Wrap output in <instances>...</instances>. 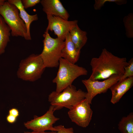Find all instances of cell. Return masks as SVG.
Wrapping results in <instances>:
<instances>
[{
	"label": "cell",
	"mask_w": 133,
	"mask_h": 133,
	"mask_svg": "<svg viewBox=\"0 0 133 133\" xmlns=\"http://www.w3.org/2000/svg\"><path fill=\"white\" fill-rule=\"evenodd\" d=\"M128 64L126 58L116 56L104 48L98 57L92 59L90 65L92 72L88 79L99 81L107 79L113 75L122 76Z\"/></svg>",
	"instance_id": "1"
},
{
	"label": "cell",
	"mask_w": 133,
	"mask_h": 133,
	"mask_svg": "<svg viewBox=\"0 0 133 133\" xmlns=\"http://www.w3.org/2000/svg\"><path fill=\"white\" fill-rule=\"evenodd\" d=\"M87 92L77 90L72 85L60 92L53 91L49 95L48 100L54 111L65 107L69 110L85 99Z\"/></svg>",
	"instance_id": "2"
},
{
	"label": "cell",
	"mask_w": 133,
	"mask_h": 133,
	"mask_svg": "<svg viewBox=\"0 0 133 133\" xmlns=\"http://www.w3.org/2000/svg\"><path fill=\"white\" fill-rule=\"evenodd\" d=\"M58 70L52 82L56 85L55 91L60 92L72 85L74 81L79 76L86 75L88 71L84 68L71 63L61 58Z\"/></svg>",
	"instance_id": "3"
},
{
	"label": "cell",
	"mask_w": 133,
	"mask_h": 133,
	"mask_svg": "<svg viewBox=\"0 0 133 133\" xmlns=\"http://www.w3.org/2000/svg\"><path fill=\"white\" fill-rule=\"evenodd\" d=\"M48 31L46 30L43 35V48L40 55L46 68L56 67L62 58V51L65 42L58 37H52Z\"/></svg>",
	"instance_id": "4"
},
{
	"label": "cell",
	"mask_w": 133,
	"mask_h": 133,
	"mask_svg": "<svg viewBox=\"0 0 133 133\" xmlns=\"http://www.w3.org/2000/svg\"><path fill=\"white\" fill-rule=\"evenodd\" d=\"M46 68L40 54H32L21 60L17 75L23 80L34 82L41 77Z\"/></svg>",
	"instance_id": "5"
},
{
	"label": "cell",
	"mask_w": 133,
	"mask_h": 133,
	"mask_svg": "<svg viewBox=\"0 0 133 133\" xmlns=\"http://www.w3.org/2000/svg\"><path fill=\"white\" fill-rule=\"evenodd\" d=\"M0 16L10 27L13 37H21L26 40L25 25L19 16V10L14 5L6 1L0 6Z\"/></svg>",
	"instance_id": "6"
},
{
	"label": "cell",
	"mask_w": 133,
	"mask_h": 133,
	"mask_svg": "<svg viewBox=\"0 0 133 133\" xmlns=\"http://www.w3.org/2000/svg\"><path fill=\"white\" fill-rule=\"evenodd\" d=\"M121 76L113 75L102 81H93L89 79L82 80V82L87 91L85 99L91 104L94 97L98 94L106 93L112 86L119 81Z\"/></svg>",
	"instance_id": "7"
},
{
	"label": "cell",
	"mask_w": 133,
	"mask_h": 133,
	"mask_svg": "<svg viewBox=\"0 0 133 133\" xmlns=\"http://www.w3.org/2000/svg\"><path fill=\"white\" fill-rule=\"evenodd\" d=\"M54 111L53 107L51 105L45 114L40 116H34L33 119L24 123V126L33 131L43 132L50 130L56 132V130L53 125L59 118L54 115Z\"/></svg>",
	"instance_id": "8"
},
{
	"label": "cell",
	"mask_w": 133,
	"mask_h": 133,
	"mask_svg": "<svg viewBox=\"0 0 133 133\" xmlns=\"http://www.w3.org/2000/svg\"><path fill=\"white\" fill-rule=\"evenodd\" d=\"M90 104L85 99L69 110L68 114L71 121L82 127L88 126L91 120L93 113Z\"/></svg>",
	"instance_id": "9"
},
{
	"label": "cell",
	"mask_w": 133,
	"mask_h": 133,
	"mask_svg": "<svg viewBox=\"0 0 133 133\" xmlns=\"http://www.w3.org/2000/svg\"><path fill=\"white\" fill-rule=\"evenodd\" d=\"M47 16L48 24L46 30L53 31L57 37L64 41L71 30L78 24L77 20L68 21L58 17Z\"/></svg>",
	"instance_id": "10"
},
{
	"label": "cell",
	"mask_w": 133,
	"mask_h": 133,
	"mask_svg": "<svg viewBox=\"0 0 133 133\" xmlns=\"http://www.w3.org/2000/svg\"><path fill=\"white\" fill-rule=\"evenodd\" d=\"M43 11L47 15L53 16L68 20L69 15L59 0H42Z\"/></svg>",
	"instance_id": "11"
},
{
	"label": "cell",
	"mask_w": 133,
	"mask_h": 133,
	"mask_svg": "<svg viewBox=\"0 0 133 133\" xmlns=\"http://www.w3.org/2000/svg\"><path fill=\"white\" fill-rule=\"evenodd\" d=\"M133 85V77L118 81L112 86L109 89L112 96L111 102L115 104L118 102L123 95Z\"/></svg>",
	"instance_id": "12"
},
{
	"label": "cell",
	"mask_w": 133,
	"mask_h": 133,
	"mask_svg": "<svg viewBox=\"0 0 133 133\" xmlns=\"http://www.w3.org/2000/svg\"><path fill=\"white\" fill-rule=\"evenodd\" d=\"M65 46L62 51V58L75 64L78 60L81 50L77 49L72 41L69 33L65 40Z\"/></svg>",
	"instance_id": "13"
},
{
	"label": "cell",
	"mask_w": 133,
	"mask_h": 133,
	"mask_svg": "<svg viewBox=\"0 0 133 133\" xmlns=\"http://www.w3.org/2000/svg\"><path fill=\"white\" fill-rule=\"evenodd\" d=\"M10 3L16 6L18 9L20 17L24 22L27 29L26 40H31L30 31V27L33 22L37 20L38 17L37 14L31 15L25 11L22 3L21 0H8L7 1Z\"/></svg>",
	"instance_id": "14"
},
{
	"label": "cell",
	"mask_w": 133,
	"mask_h": 133,
	"mask_svg": "<svg viewBox=\"0 0 133 133\" xmlns=\"http://www.w3.org/2000/svg\"><path fill=\"white\" fill-rule=\"evenodd\" d=\"M69 33L76 48L81 50L87 41V32L81 30L77 24L71 30Z\"/></svg>",
	"instance_id": "15"
},
{
	"label": "cell",
	"mask_w": 133,
	"mask_h": 133,
	"mask_svg": "<svg viewBox=\"0 0 133 133\" xmlns=\"http://www.w3.org/2000/svg\"><path fill=\"white\" fill-rule=\"evenodd\" d=\"M11 30L3 17L0 16V56L5 51L10 41Z\"/></svg>",
	"instance_id": "16"
},
{
	"label": "cell",
	"mask_w": 133,
	"mask_h": 133,
	"mask_svg": "<svg viewBox=\"0 0 133 133\" xmlns=\"http://www.w3.org/2000/svg\"><path fill=\"white\" fill-rule=\"evenodd\" d=\"M118 128L121 133H133V113L123 117L118 124Z\"/></svg>",
	"instance_id": "17"
},
{
	"label": "cell",
	"mask_w": 133,
	"mask_h": 133,
	"mask_svg": "<svg viewBox=\"0 0 133 133\" xmlns=\"http://www.w3.org/2000/svg\"><path fill=\"white\" fill-rule=\"evenodd\" d=\"M126 34L129 38L133 37V14L131 13L125 16L123 19Z\"/></svg>",
	"instance_id": "18"
},
{
	"label": "cell",
	"mask_w": 133,
	"mask_h": 133,
	"mask_svg": "<svg viewBox=\"0 0 133 133\" xmlns=\"http://www.w3.org/2000/svg\"><path fill=\"white\" fill-rule=\"evenodd\" d=\"M133 77V58H131L128 62L127 65L125 68L123 74L118 81H121L126 79Z\"/></svg>",
	"instance_id": "19"
},
{
	"label": "cell",
	"mask_w": 133,
	"mask_h": 133,
	"mask_svg": "<svg viewBox=\"0 0 133 133\" xmlns=\"http://www.w3.org/2000/svg\"><path fill=\"white\" fill-rule=\"evenodd\" d=\"M56 130L55 133H75L72 127L66 128L63 125H59L54 127Z\"/></svg>",
	"instance_id": "20"
},
{
	"label": "cell",
	"mask_w": 133,
	"mask_h": 133,
	"mask_svg": "<svg viewBox=\"0 0 133 133\" xmlns=\"http://www.w3.org/2000/svg\"><path fill=\"white\" fill-rule=\"evenodd\" d=\"M40 0H21L22 3L24 8L26 9L33 7L40 3Z\"/></svg>",
	"instance_id": "21"
},
{
	"label": "cell",
	"mask_w": 133,
	"mask_h": 133,
	"mask_svg": "<svg viewBox=\"0 0 133 133\" xmlns=\"http://www.w3.org/2000/svg\"><path fill=\"white\" fill-rule=\"evenodd\" d=\"M9 114L17 118L19 116V111L17 109L13 108L9 110Z\"/></svg>",
	"instance_id": "22"
},
{
	"label": "cell",
	"mask_w": 133,
	"mask_h": 133,
	"mask_svg": "<svg viewBox=\"0 0 133 133\" xmlns=\"http://www.w3.org/2000/svg\"><path fill=\"white\" fill-rule=\"evenodd\" d=\"M17 118L14 116L9 114L7 116L6 119L8 123L12 124L16 122Z\"/></svg>",
	"instance_id": "23"
},
{
	"label": "cell",
	"mask_w": 133,
	"mask_h": 133,
	"mask_svg": "<svg viewBox=\"0 0 133 133\" xmlns=\"http://www.w3.org/2000/svg\"><path fill=\"white\" fill-rule=\"evenodd\" d=\"M55 132L51 131L50 132H47L45 131L37 132L32 131V132L25 131L24 133H55Z\"/></svg>",
	"instance_id": "24"
},
{
	"label": "cell",
	"mask_w": 133,
	"mask_h": 133,
	"mask_svg": "<svg viewBox=\"0 0 133 133\" xmlns=\"http://www.w3.org/2000/svg\"><path fill=\"white\" fill-rule=\"evenodd\" d=\"M6 1L5 0H0V6L3 4Z\"/></svg>",
	"instance_id": "25"
}]
</instances>
